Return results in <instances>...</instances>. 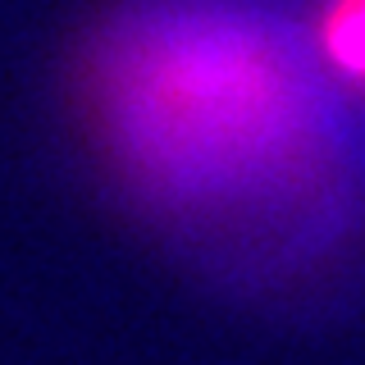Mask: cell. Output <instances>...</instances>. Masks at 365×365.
<instances>
[{"label":"cell","mask_w":365,"mask_h":365,"mask_svg":"<svg viewBox=\"0 0 365 365\" xmlns=\"http://www.w3.org/2000/svg\"><path fill=\"white\" fill-rule=\"evenodd\" d=\"M83 106L114 174L182 215L283 201L315 178L342 96L302 23L237 0H155L96 32Z\"/></svg>","instance_id":"obj_1"},{"label":"cell","mask_w":365,"mask_h":365,"mask_svg":"<svg viewBox=\"0 0 365 365\" xmlns=\"http://www.w3.org/2000/svg\"><path fill=\"white\" fill-rule=\"evenodd\" d=\"M302 28L334 91L365 106V0H315Z\"/></svg>","instance_id":"obj_2"}]
</instances>
